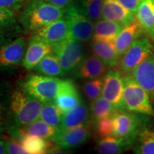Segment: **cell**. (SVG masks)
<instances>
[{"mask_svg":"<svg viewBox=\"0 0 154 154\" xmlns=\"http://www.w3.org/2000/svg\"><path fill=\"white\" fill-rule=\"evenodd\" d=\"M7 153L6 151V142L0 140V154Z\"/></svg>","mask_w":154,"mask_h":154,"instance_id":"cell-39","label":"cell"},{"mask_svg":"<svg viewBox=\"0 0 154 154\" xmlns=\"http://www.w3.org/2000/svg\"><path fill=\"white\" fill-rule=\"evenodd\" d=\"M136 153L154 154V131L146 129L140 133Z\"/></svg>","mask_w":154,"mask_h":154,"instance_id":"cell-30","label":"cell"},{"mask_svg":"<svg viewBox=\"0 0 154 154\" xmlns=\"http://www.w3.org/2000/svg\"><path fill=\"white\" fill-rule=\"evenodd\" d=\"M42 102L29 95L23 90L13 92L10 100L11 114L18 126H25L39 118Z\"/></svg>","mask_w":154,"mask_h":154,"instance_id":"cell-2","label":"cell"},{"mask_svg":"<svg viewBox=\"0 0 154 154\" xmlns=\"http://www.w3.org/2000/svg\"><path fill=\"white\" fill-rule=\"evenodd\" d=\"M142 28L137 20L124 26L115 41V47L120 57L131 45L135 40L140 37Z\"/></svg>","mask_w":154,"mask_h":154,"instance_id":"cell-19","label":"cell"},{"mask_svg":"<svg viewBox=\"0 0 154 154\" xmlns=\"http://www.w3.org/2000/svg\"><path fill=\"white\" fill-rule=\"evenodd\" d=\"M58 132V128L48 124L42 120H36L29 124L21 126L16 135L19 137L26 134L34 135L39 137L52 140Z\"/></svg>","mask_w":154,"mask_h":154,"instance_id":"cell-22","label":"cell"},{"mask_svg":"<svg viewBox=\"0 0 154 154\" xmlns=\"http://www.w3.org/2000/svg\"><path fill=\"white\" fill-rule=\"evenodd\" d=\"M153 52V45L147 37H139L121 55L119 66L121 72L130 74L139 63Z\"/></svg>","mask_w":154,"mask_h":154,"instance_id":"cell-7","label":"cell"},{"mask_svg":"<svg viewBox=\"0 0 154 154\" xmlns=\"http://www.w3.org/2000/svg\"><path fill=\"white\" fill-rule=\"evenodd\" d=\"M88 117H89V112H88V107L82 102L79 105L72 110L63 113L61 124L58 129H66V128L86 124Z\"/></svg>","mask_w":154,"mask_h":154,"instance_id":"cell-23","label":"cell"},{"mask_svg":"<svg viewBox=\"0 0 154 154\" xmlns=\"http://www.w3.org/2000/svg\"><path fill=\"white\" fill-rule=\"evenodd\" d=\"M113 121V136L129 138L137 126L136 116L117 109L111 116Z\"/></svg>","mask_w":154,"mask_h":154,"instance_id":"cell-16","label":"cell"},{"mask_svg":"<svg viewBox=\"0 0 154 154\" xmlns=\"http://www.w3.org/2000/svg\"><path fill=\"white\" fill-rule=\"evenodd\" d=\"M124 26L114 21L109 19H100L94 25L92 39L103 40L115 43L116 38Z\"/></svg>","mask_w":154,"mask_h":154,"instance_id":"cell-20","label":"cell"},{"mask_svg":"<svg viewBox=\"0 0 154 154\" xmlns=\"http://www.w3.org/2000/svg\"><path fill=\"white\" fill-rule=\"evenodd\" d=\"M51 53H52L51 44L32 38L23 59V66L28 70L34 69L44 57Z\"/></svg>","mask_w":154,"mask_h":154,"instance_id":"cell-15","label":"cell"},{"mask_svg":"<svg viewBox=\"0 0 154 154\" xmlns=\"http://www.w3.org/2000/svg\"><path fill=\"white\" fill-rule=\"evenodd\" d=\"M153 2H154V0H153Z\"/></svg>","mask_w":154,"mask_h":154,"instance_id":"cell-40","label":"cell"},{"mask_svg":"<svg viewBox=\"0 0 154 154\" xmlns=\"http://www.w3.org/2000/svg\"><path fill=\"white\" fill-rule=\"evenodd\" d=\"M131 77L154 99V54L139 63L131 73Z\"/></svg>","mask_w":154,"mask_h":154,"instance_id":"cell-12","label":"cell"},{"mask_svg":"<svg viewBox=\"0 0 154 154\" xmlns=\"http://www.w3.org/2000/svg\"><path fill=\"white\" fill-rule=\"evenodd\" d=\"M33 0H0V7L18 11L26 7Z\"/></svg>","mask_w":154,"mask_h":154,"instance_id":"cell-34","label":"cell"},{"mask_svg":"<svg viewBox=\"0 0 154 154\" xmlns=\"http://www.w3.org/2000/svg\"><path fill=\"white\" fill-rule=\"evenodd\" d=\"M6 151L9 154H29L18 140L6 141Z\"/></svg>","mask_w":154,"mask_h":154,"instance_id":"cell-35","label":"cell"},{"mask_svg":"<svg viewBox=\"0 0 154 154\" xmlns=\"http://www.w3.org/2000/svg\"><path fill=\"white\" fill-rule=\"evenodd\" d=\"M103 88V79L100 78L91 79L83 86V90L87 99L92 102L99 98Z\"/></svg>","mask_w":154,"mask_h":154,"instance_id":"cell-31","label":"cell"},{"mask_svg":"<svg viewBox=\"0 0 154 154\" xmlns=\"http://www.w3.org/2000/svg\"><path fill=\"white\" fill-rule=\"evenodd\" d=\"M34 69L39 74L48 76L57 77L65 74L58 57L51 53L44 57Z\"/></svg>","mask_w":154,"mask_h":154,"instance_id":"cell-26","label":"cell"},{"mask_svg":"<svg viewBox=\"0 0 154 154\" xmlns=\"http://www.w3.org/2000/svg\"><path fill=\"white\" fill-rule=\"evenodd\" d=\"M135 14L117 0H104L102 17L126 26L135 21Z\"/></svg>","mask_w":154,"mask_h":154,"instance_id":"cell-14","label":"cell"},{"mask_svg":"<svg viewBox=\"0 0 154 154\" xmlns=\"http://www.w3.org/2000/svg\"><path fill=\"white\" fill-rule=\"evenodd\" d=\"M52 52L59 59L65 74L78 68L83 61V47L81 42L72 37L54 44Z\"/></svg>","mask_w":154,"mask_h":154,"instance_id":"cell-5","label":"cell"},{"mask_svg":"<svg viewBox=\"0 0 154 154\" xmlns=\"http://www.w3.org/2000/svg\"><path fill=\"white\" fill-rule=\"evenodd\" d=\"M68 23L69 36L81 42H88L93 37L94 22L84 14L80 7L71 6L65 14Z\"/></svg>","mask_w":154,"mask_h":154,"instance_id":"cell-6","label":"cell"},{"mask_svg":"<svg viewBox=\"0 0 154 154\" xmlns=\"http://www.w3.org/2000/svg\"><path fill=\"white\" fill-rule=\"evenodd\" d=\"M63 113L54 102H48L42 105L39 118L51 126L59 128L60 126Z\"/></svg>","mask_w":154,"mask_h":154,"instance_id":"cell-27","label":"cell"},{"mask_svg":"<svg viewBox=\"0 0 154 154\" xmlns=\"http://www.w3.org/2000/svg\"><path fill=\"white\" fill-rule=\"evenodd\" d=\"M103 3L104 0H82L80 8L92 22H97L102 17Z\"/></svg>","mask_w":154,"mask_h":154,"instance_id":"cell-29","label":"cell"},{"mask_svg":"<svg viewBox=\"0 0 154 154\" xmlns=\"http://www.w3.org/2000/svg\"><path fill=\"white\" fill-rule=\"evenodd\" d=\"M117 109L113 103L103 96H100L95 101H92L91 104L92 116L96 121L111 116Z\"/></svg>","mask_w":154,"mask_h":154,"instance_id":"cell-28","label":"cell"},{"mask_svg":"<svg viewBox=\"0 0 154 154\" xmlns=\"http://www.w3.org/2000/svg\"><path fill=\"white\" fill-rule=\"evenodd\" d=\"M65 14L66 9L44 0H33L24 9L22 23L25 30L34 32L38 29L62 18Z\"/></svg>","mask_w":154,"mask_h":154,"instance_id":"cell-1","label":"cell"},{"mask_svg":"<svg viewBox=\"0 0 154 154\" xmlns=\"http://www.w3.org/2000/svg\"><path fill=\"white\" fill-rule=\"evenodd\" d=\"M69 37L68 23L64 17L38 29L34 32L32 38L41 40L51 45Z\"/></svg>","mask_w":154,"mask_h":154,"instance_id":"cell-10","label":"cell"},{"mask_svg":"<svg viewBox=\"0 0 154 154\" xmlns=\"http://www.w3.org/2000/svg\"><path fill=\"white\" fill-rule=\"evenodd\" d=\"M18 140L29 154L48 153V151L55 144L51 139L30 134L20 136Z\"/></svg>","mask_w":154,"mask_h":154,"instance_id":"cell-24","label":"cell"},{"mask_svg":"<svg viewBox=\"0 0 154 154\" xmlns=\"http://www.w3.org/2000/svg\"><path fill=\"white\" fill-rule=\"evenodd\" d=\"M61 79L34 74L29 76L23 84L22 90L42 103L54 101L59 92Z\"/></svg>","mask_w":154,"mask_h":154,"instance_id":"cell-3","label":"cell"},{"mask_svg":"<svg viewBox=\"0 0 154 154\" xmlns=\"http://www.w3.org/2000/svg\"><path fill=\"white\" fill-rule=\"evenodd\" d=\"M96 132L101 138L113 136V126L111 116L96 121Z\"/></svg>","mask_w":154,"mask_h":154,"instance_id":"cell-32","label":"cell"},{"mask_svg":"<svg viewBox=\"0 0 154 154\" xmlns=\"http://www.w3.org/2000/svg\"><path fill=\"white\" fill-rule=\"evenodd\" d=\"M54 102L63 114L82 103L80 94L72 81L61 80L60 88Z\"/></svg>","mask_w":154,"mask_h":154,"instance_id":"cell-11","label":"cell"},{"mask_svg":"<svg viewBox=\"0 0 154 154\" xmlns=\"http://www.w3.org/2000/svg\"><path fill=\"white\" fill-rule=\"evenodd\" d=\"M124 78L116 69L106 73L103 79L101 96L113 103L117 109H123Z\"/></svg>","mask_w":154,"mask_h":154,"instance_id":"cell-9","label":"cell"},{"mask_svg":"<svg viewBox=\"0 0 154 154\" xmlns=\"http://www.w3.org/2000/svg\"><path fill=\"white\" fill-rule=\"evenodd\" d=\"M91 50L94 56L99 58L109 67L118 64L120 56L117 52L115 44L103 40H93Z\"/></svg>","mask_w":154,"mask_h":154,"instance_id":"cell-18","label":"cell"},{"mask_svg":"<svg viewBox=\"0 0 154 154\" xmlns=\"http://www.w3.org/2000/svg\"><path fill=\"white\" fill-rule=\"evenodd\" d=\"M130 139L117 136H108L103 138L97 145V151L102 154L121 153L129 147Z\"/></svg>","mask_w":154,"mask_h":154,"instance_id":"cell-25","label":"cell"},{"mask_svg":"<svg viewBox=\"0 0 154 154\" xmlns=\"http://www.w3.org/2000/svg\"><path fill=\"white\" fill-rule=\"evenodd\" d=\"M123 6H124L126 9L132 11L136 14L138 6L141 0H117Z\"/></svg>","mask_w":154,"mask_h":154,"instance_id":"cell-36","label":"cell"},{"mask_svg":"<svg viewBox=\"0 0 154 154\" xmlns=\"http://www.w3.org/2000/svg\"><path fill=\"white\" fill-rule=\"evenodd\" d=\"M7 126V113L5 108L1 101H0V133L3 132L6 129Z\"/></svg>","mask_w":154,"mask_h":154,"instance_id":"cell-37","label":"cell"},{"mask_svg":"<svg viewBox=\"0 0 154 154\" xmlns=\"http://www.w3.org/2000/svg\"><path fill=\"white\" fill-rule=\"evenodd\" d=\"M136 17L142 29L154 41L153 0H141L136 11Z\"/></svg>","mask_w":154,"mask_h":154,"instance_id":"cell-21","label":"cell"},{"mask_svg":"<svg viewBox=\"0 0 154 154\" xmlns=\"http://www.w3.org/2000/svg\"><path fill=\"white\" fill-rule=\"evenodd\" d=\"M108 67L99 58L94 55L82 61L77 68V75L84 79H94L106 74Z\"/></svg>","mask_w":154,"mask_h":154,"instance_id":"cell-17","label":"cell"},{"mask_svg":"<svg viewBox=\"0 0 154 154\" xmlns=\"http://www.w3.org/2000/svg\"><path fill=\"white\" fill-rule=\"evenodd\" d=\"M91 135V127L87 123L72 128L59 130L52 140L64 151L78 147L86 143Z\"/></svg>","mask_w":154,"mask_h":154,"instance_id":"cell-8","label":"cell"},{"mask_svg":"<svg viewBox=\"0 0 154 154\" xmlns=\"http://www.w3.org/2000/svg\"><path fill=\"white\" fill-rule=\"evenodd\" d=\"M44 1L64 9H68L73 5V0H44Z\"/></svg>","mask_w":154,"mask_h":154,"instance_id":"cell-38","label":"cell"},{"mask_svg":"<svg viewBox=\"0 0 154 154\" xmlns=\"http://www.w3.org/2000/svg\"><path fill=\"white\" fill-rule=\"evenodd\" d=\"M14 16L15 11L0 7V31L12 23Z\"/></svg>","mask_w":154,"mask_h":154,"instance_id":"cell-33","label":"cell"},{"mask_svg":"<svg viewBox=\"0 0 154 154\" xmlns=\"http://www.w3.org/2000/svg\"><path fill=\"white\" fill-rule=\"evenodd\" d=\"M124 78V87L123 93V109L153 116L151 97L141 86L131 76Z\"/></svg>","mask_w":154,"mask_h":154,"instance_id":"cell-4","label":"cell"},{"mask_svg":"<svg viewBox=\"0 0 154 154\" xmlns=\"http://www.w3.org/2000/svg\"><path fill=\"white\" fill-rule=\"evenodd\" d=\"M26 40L21 37L0 48V66L9 67L20 64L23 61Z\"/></svg>","mask_w":154,"mask_h":154,"instance_id":"cell-13","label":"cell"}]
</instances>
